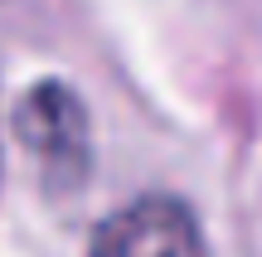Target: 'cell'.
Returning <instances> with one entry per match:
<instances>
[{
  "label": "cell",
  "instance_id": "1",
  "mask_svg": "<svg viewBox=\"0 0 262 257\" xmlns=\"http://www.w3.org/2000/svg\"><path fill=\"white\" fill-rule=\"evenodd\" d=\"M15 136L39 165V180L49 194L83 190L93 165V136L88 112L68 83H34L15 107Z\"/></svg>",
  "mask_w": 262,
  "mask_h": 257
},
{
  "label": "cell",
  "instance_id": "2",
  "mask_svg": "<svg viewBox=\"0 0 262 257\" xmlns=\"http://www.w3.org/2000/svg\"><path fill=\"white\" fill-rule=\"evenodd\" d=\"M88 257H204L194 214L170 194H146L93 233Z\"/></svg>",
  "mask_w": 262,
  "mask_h": 257
}]
</instances>
